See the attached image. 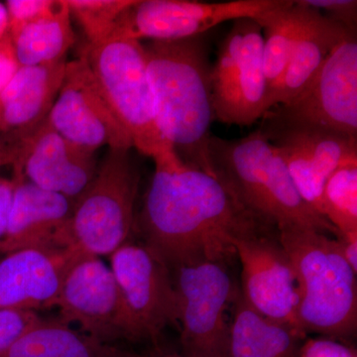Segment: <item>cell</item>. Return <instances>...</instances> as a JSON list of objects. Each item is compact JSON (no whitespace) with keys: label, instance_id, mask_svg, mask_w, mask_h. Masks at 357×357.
Returning a JSON list of instances; mask_svg holds the SVG:
<instances>
[{"label":"cell","instance_id":"36","mask_svg":"<svg viewBox=\"0 0 357 357\" xmlns=\"http://www.w3.org/2000/svg\"><path fill=\"white\" fill-rule=\"evenodd\" d=\"M14 158H15V149H14V146L0 150V168L7 165H13Z\"/></svg>","mask_w":357,"mask_h":357},{"label":"cell","instance_id":"23","mask_svg":"<svg viewBox=\"0 0 357 357\" xmlns=\"http://www.w3.org/2000/svg\"><path fill=\"white\" fill-rule=\"evenodd\" d=\"M0 357H95L93 342L69 326L40 319L9 345Z\"/></svg>","mask_w":357,"mask_h":357},{"label":"cell","instance_id":"17","mask_svg":"<svg viewBox=\"0 0 357 357\" xmlns=\"http://www.w3.org/2000/svg\"><path fill=\"white\" fill-rule=\"evenodd\" d=\"M84 255L70 248H27L0 260V310L52 307L66 272Z\"/></svg>","mask_w":357,"mask_h":357},{"label":"cell","instance_id":"18","mask_svg":"<svg viewBox=\"0 0 357 357\" xmlns=\"http://www.w3.org/2000/svg\"><path fill=\"white\" fill-rule=\"evenodd\" d=\"M13 204L0 255L27 248L66 249L64 229L75 202L14 178Z\"/></svg>","mask_w":357,"mask_h":357},{"label":"cell","instance_id":"10","mask_svg":"<svg viewBox=\"0 0 357 357\" xmlns=\"http://www.w3.org/2000/svg\"><path fill=\"white\" fill-rule=\"evenodd\" d=\"M174 270L177 321L184 354L229 357L227 312L234 290L225 262L198 261Z\"/></svg>","mask_w":357,"mask_h":357},{"label":"cell","instance_id":"31","mask_svg":"<svg viewBox=\"0 0 357 357\" xmlns=\"http://www.w3.org/2000/svg\"><path fill=\"white\" fill-rule=\"evenodd\" d=\"M10 35L0 41V93L8 86L11 79L20 70Z\"/></svg>","mask_w":357,"mask_h":357},{"label":"cell","instance_id":"5","mask_svg":"<svg viewBox=\"0 0 357 357\" xmlns=\"http://www.w3.org/2000/svg\"><path fill=\"white\" fill-rule=\"evenodd\" d=\"M130 150L109 149L93 182L75 202L64 243L77 255H110L128 243L138 185Z\"/></svg>","mask_w":357,"mask_h":357},{"label":"cell","instance_id":"33","mask_svg":"<svg viewBox=\"0 0 357 357\" xmlns=\"http://www.w3.org/2000/svg\"><path fill=\"white\" fill-rule=\"evenodd\" d=\"M93 354L95 357H194L187 356V354H152V356H143V354H135L128 351H122V349H115V347H109L107 344H96L93 342Z\"/></svg>","mask_w":357,"mask_h":357},{"label":"cell","instance_id":"2","mask_svg":"<svg viewBox=\"0 0 357 357\" xmlns=\"http://www.w3.org/2000/svg\"><path fill=\"white\" fill-rule=\"evenodd\" d=\"M143 48L160 132L183 161L215 177L208 154L215 121L210 35L149 41Z\"/></svg>","mask_w":357,"mask_h":357},{"label":"cell","instance_id":"12","mask_svg":"<svg viewBox=\"0 0 357 357\" xmlns=\"http://www.w3.org/2000/svg\"><path fill=\"white\" fill-rule=\"evenodd\" d=\"M261 121L258 129L278 149L301 198L324 217L326 181L340 167L356 163L357 138L312 124Z\"/></svg>","mask_w":357,"mask_h":357},{"label":"cell","instance_id":"13","mask_svg":"<svg viewBox=\"0 0 357 357\" xmlns=\"http://www.w3.org/2000/svg\"><path fill=\"white\" fill-rule=\"evenodd\" d=\"M47 121L65 139L89 153L95 154L102 146L133 148L130 136L115 119L83 55L68 62Z\"/></svg>","mask_w":357,"mask_h":357},{"label":"cell","instance_id":"35","mask_svg":"<svg viewBox=\"0 0 357 357\" xmlns=\"http://www.w3.org/2000/svg\"><path fill=\"white\" fill-rule=\"evenodd\" d=\"M8 34V16H7L6 4L0 2V41L6 38Z\"/></svg>","mask_w":357,"mask_h":357},{"label":"cell","instance_id":"16","mask_svg":"<svg viewBox=\"0 0 357 357\" xmlns=\"http://www.w3.org/2000/svg\"><path fill=\"white\" fill-rule=\"evenodd\" d=\"M53 307H58L63 323L77 324L96 344L122 338L119 287L100 257L84 255L70 265Z\"/></svg>","mask_w":357,"mask_h":357},{"label":"cell","instance_id":"4","mask_svg":"<svg viewBox=\"0 0 357 357\" xmlns=\"http://www.w3.org/2000/svg\"><path fill=\"white\" fill-rule=\"evenodd\" d=\"M277 234L295 273L300 328L335 340L351 337L357 325L356 272L337 239L314 229Z\"/></svg>","mask_w":357,"mask_h":357},{"label":"cell","instance_id":"15","mask_svg":"<svg viewBox=\"0 0 357 357\" xmlns=\"http://www.w3.org/2000/svg\"><path fill=\"white\" fill-rule=\"evenodd\" d=\"M14 178L76 202L95 178V154L72 144L44 119L13 143Z\"/></svg>","mask_w":357,"mask_h":357},{"label":"cell","instance_id":"22","mask_svg":"<svg viewBox=\"0 0 357 357\" xmlns=\"http://www.w3.org/2000/svg\"><path fill=\"white\" fill-rule=\"evenodd\" d=\"M10 37L20 67L66 60L68 51L75 44L69 7L65 0H58L53 10Z\"/></svg>","mask_w":357,"mask_h":357},{"label":"cell","instance_id":"25","mask_svg":"<svg viewBox=\"0 0 357 357\" xmlns=\"http://www.w3.org/2000/svg\"><path fill=\"white\" fill-rule=\"evenodd\" d=\"M323 215L337 236L357 234V162L340 167L326 181Z\"/></svg>","mask_w":357,"mask_h":357},{"label":"cell","instance_id":"9","mask_svg":"<svg viewBox=\"0 0 357 357\" xmlns=\"http://www.w3.org/2000/svg\"><path fill=\"white\" fill-rule=\"evenodd\" d=\"M121 302L122 338L155 342L177 323V298L171 269L146 244L126 243L110 255Z\"/></svg>","mask_w":357,"mask_h":357},{"label":"cell","instance_id":"8","mask_svg":"<svg viewBox=\"0 0 357 357\" xmlns=\"http://www.w3.org/2000/svg\"><path fill=\"white\" fill-rule=\"evenodd\" d=\"M263 28L255 20L234 21L211 66L215 121L250 126L267 112L268 84Z\"/></svg>","mask_w":357,"mask_h":357},{"label":"cell","instance_id":"30","mask_svg":"<svg viewBox=\"0 0 357 357\" xmlns=\"http://www.w3.org/2000/svg\"><path fill=\"white\" fill-rule=\"evenodd\" d=\"M300 357H357L356 349L335 338L306 340L300 349Z\"/></svg>","mask_w":357,"mask_h":357},{"label":"cell","instance_id":"27","mask_svg":"<svg viewBox=\"0 0 357 357\" xmlns=\"http://www.w3.org/2000/svg\"><path fill=\"white\" fill-rule=\"evenodd\" d=\"M9 35L13 36L24 26L38 20L53 10L57 0H7Z\"/></svg>","mask_w":357,"mask_h":357},{"label":"cell","instance_id":"19","mask_svg":"<svg viewBox=\"0 0 357 357\" xmlns=\"http://www.w3.org/2000/svg\"><path fill=\"white\" fill-rule=\"evenodd\" d=\"M67 61L54 64L20 67L0 93V132L10 138V144L39 126L55 102Z\"/></svg>","mask_w":357,"mask_h":357},{"label":"cell","instance_id":"28","mask_svg":"<svg viewBox=\"0 0 357 357\" xmlns=\"http://www.w3.org/2000/svg\"><path fill=\"white\" fill-rule=\"evenodd\" d=\"M305 6L317 9L349 31L356 33V0H301Z\"/></svg>","mask_w":357,"mask_h":357},{"label":"cell","instance_id":"6","mask_svg":"<svg viewBox=\"0 0 357 357\" xmlns=\"http://www.w3.org/2000/svg\"><path fill=\"white\" fill-rule=\"evenodd\" d=\"M82 55L115 119L130 136L133 148L153 158L171 146L157 126L143 44L112 36L89 44Z\"/></svg>","mask_w":357,"mask_h":357},{"label":"cell","instance_id":"11","mask_svg":"<svg viewBox=\"0 0 357 357\" xmlns=\"http://www.w3.org/2000/svg\"><path fill=\"white\" fill-rule=\"evenodd\" d=\"M278 123L312 124L357 138V38L335 47L316 77L290 102L263 115Z\"/></svg>","mask_w":357,"mask_h":357},{"label":"cell","instance_id":"26","mask_svg":"<svg viewBox=\"0 0 357 357\" xmlns=\"http://www.w3.org/2000/svg\"><path fill=\"white\" fill-rule=\"evenodd\" d=\"M135 0H66L70 16L83 28L89 44L109 38L115 22Z\"/></svg>","mask_w":357,"mask_h":357},{"label":"cell","instance_id":"32","mask_svg":"<svg viewBox=\"0 0 357 357\" xmlns=\"http://www.w3.org/2000/svg\"><path fill=\"white\" fill-rule=\"evenodd\" d=\"M15 189L14 178H0V241L6 236Z\"/></svg>","mask_w":357,"mask_h":357},{"label":"cell","instance_id":"21","mask_svg":"<svg viewBox=\"0 0 357 357\" xmlns=\"http://www.w3.org/2000/svg\"><path fill=\"white\" fill-rule=\"evenodd\" d=\"M236 299L230 323L229 357H300L306 333L258 314L241 295Z\"/></svg>","mask_w":357,"mask_h":357},{"label":"cell","instance_id":"3","mask_svg":"<svg viewBox=\"0 0 357 357\" xmlns=\"http://www.w3.org/2000/svg\"><path fill=\"white\" fill-rule=\"evenodd\" d=\"M208 154L215 177L246 211L278 230H337L305 203L278 149L257 129L238 139L211 135Z\"/></svg>","mask_w":357,"mask_h":357},{"label":"cell","instance_id":"14","mask_svg":"<svg viewBox=\"0 0 357 357\" xmlns=\"http://www.w3.org/2000/svg\"><path fill=\"white\" fill-rule=\"evenodd\" d=\"M270 229L277 230L272 227L252 230L239 236L234 243L243 267L241 297L263 317L300 328L295 273L278 236L273 239L268 234Z\"/></svg>","mask_w":357,"mask_h":357},{"label":"cell","instance_id":"29","mask_svg":"<svg viewBox=\"0 0 357 357\" xmlns=\"http://www.w3.org/2000/svg\"><path fill=\"white\" fill-rule=\"evenodd\" d=\"M41 319L32 311L0 310V352Z\"/></svg>","mask_w":357,"mask_h":357},{"label":"cell","instance_id":"20","mask_svg":"<svg viewBox=\"0 0 357 357\" xmlns=\"http://www.w3.org/2000/svg\"><path fill=\"white\" fill-rule=\"evenodd\" d=\"M351 35L356 33L311 8L307 24L296 44L280 83L268 100L267 112L276 105L290 102L306 89L331 52Z\"/></svg>","mask_w":357,"mask_h":357},{"label":"cell","instance_id":"24","mask_svg":"<svg viewBox=\"0 0 357 357\" xmlns=\"http://www.w3.org/2000/svg\"><path fill=\"white\" fill-rule=\"evenodd\" d=\"M309 6L301 0H293V4L282 11L266 28L263 45L265 75L268 84V100L280 83L296 44L307 24L310 15Z\"/></svg>","mask_w":357,"mask_h":357},{"label":"cell","instance_id":"34","mask_svg":"<svg viewBox=\"0 0 357 357\" xmlns=\"http://www.w3.org/2000/svg\"><path fill=\"white\" fill-rule=\"evenodd\" d=\"M340 250L347 263L351 265L354 271H357V234L337 236Z\"/></svg>","mask_w":357,"mask_h":357},{"label":"cell","instance_id":"7","mask_svg":"<svg viewBox=\"0 0 357 357\" xmlns=\"http://www.w3.org/2000/svg\"><path fill=\"white\" fill-rule=\"evenodd\" d=\"M293 0H135L115 22L109 37L150 41H173L206 34L237 20H255L266 28Z\"/></svg>","mask_w":357,"mask_h":357},{"label":"cell","instance_id":"37","mask_svg":"<svg viewBox=\"0 0 357 357\" xmlns=\"http://www.w3.org/2000/svg\"><path fill=\"white\" fill-rule=\"evenodd\" d=\"M10 146H11L10 144H6V143L4 142V141H2L1 139H0V150H3V149H6V148H8Z\"/></svg>","mask_w":357,"mask_h":357},{"label":"cell","instance_id":"1","mask_svg":"<svg viewBox=\"0 0 357 357\" xmlns=\"http://www.w3.org/2000/svg\"><path fill=\"white\" fill-rule=\"evenodd\" d=\"M152 159L155 172L139 225L145 244L170 269L225 262L236 255L239 236L272 227L241 206L218 178L183 161L172 146Z\"/></svg>","mask_w":357,"mask_h":357}]
</instances>
